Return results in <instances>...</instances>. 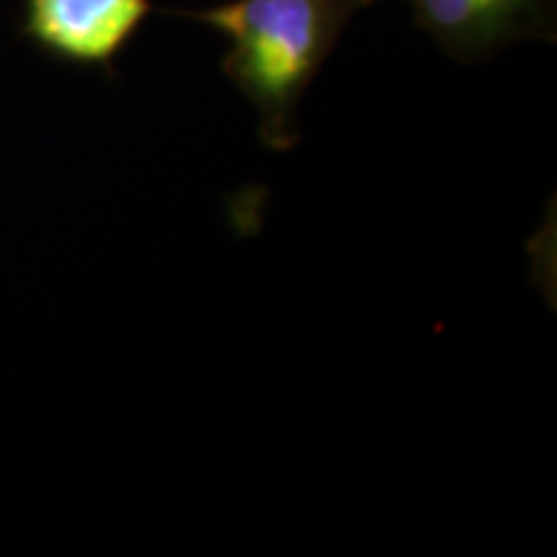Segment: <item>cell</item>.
Returning a JSON list of instances; mask_svg holds the SVG:
<instances>
[{"label": "cell", "instance_id": "cell-1", "mask_svg": "<svg viewBox=\"0 0 557 557\" xmlns=\"http://www.w3.org/2000/svg\"><path fill=\"white\" fill-rule=\"evenodd\" d=\"M377 0H227L199 11H171L201 21L227 39L222 70L259 114L271 152L299 143L297 107L344 37L348 21Z\"/></svg>", "mask_w": 557, "mask_h": 557}, {"label": "cell", "instance_id": "cell-2", "mask_svg": "<svg viewBox=\"0 0 557 557\" xmlns=\"http://www.w3.org/2000/svg\"><path fill=\"white\" fill-rule=\"evenodd\" d=\"M24 34L73 65L111 70L152 13L150 0H26Z\"/></svg>", "mask_w": 557, "mask_h": 557}, {"label": "cell", "instance_id": "cell-3", "mask_svg": "<svg viewBox=\"0 0 557 557\" xmlns=\"http://www.w3.org/2000/svg\"><path fill=\"white\" fill-rule=\"evenodd\" d=\"M380 3V0H377ZM418 29L462 62L519 39H555V0H408Z\"/></svg>", "mask_w": 557, "mask_h": 557}]
</instances>
